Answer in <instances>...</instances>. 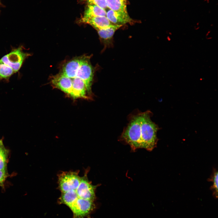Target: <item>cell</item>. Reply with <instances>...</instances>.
Instances as JSON below:
<instances>
[{
    "mask_svg": "<svg viewBox=\"0 0 218 218\" xmlns=\"http://www.w3.org/2000/svg\"><path fill=\"white\" fill-rule=\"evenodd\" d=\"M106 17L114 25H123L127 23L131 24L134 22L127 11H115L109 9L107 12Z\"/></svg>",
    "mask_w": 218,
    "mask_h": 218,
    "instance_id": "obj_6",
    "label": "cell"
},
{
    "mask_svg": "<svg viewBox=\"0 0 218 218\" xmlns=\"http://www.w3.org/2000/svg\"><path fill=\"white\" fill-rule=\"evenodd\" d=\"M30 55V54L23 51L21 47H20L3 56L0 61L10 67L16 73L20 69L25 59Z\"/></svg>",
    "mask_w": 218,
    "mask_h": 218,
    "instance_id": "obj_3",
    "label": "cell"
},
{
    "mask_svg": "<svg viewBox=\"0 0 218 218\" xmlns=\"http://www.w3.org/2000/svg\"><path fill=\"white\" fill-rule=\"evenodd\" d=\"M218 175L217 170L214 169L211 176L208 179L209 181H211L213 183L210 189L213 191L214 197L216 198H217L218 197Z\"/></svg>",
    "mask_w": 218,
    "mask_h": 218,
    "instance_id": "obj_14",
    "label": "cell"
},
{
    "mask_svg": "<svg viewBox=\"0 0 218 218\" xmlns=\"http://www.w3.org/2000/svg\"><path fill=\"white\" fill-rule=\"evenodd\" d=\"M88 4H93L103 9H106L108 8L106 0H85Z\"/></svg>",
    "mask_w": 218,
    "mask_h": 218,
    "instance_id": "obj_15",
    "label": "cell"
},
{
    "mask_svg": "<svg viewBox=\"0 0 218 218\" xmlns=\"http://www.w3.org/2000/svg\"><path fill=\"white\" fill-rule=\"evenodd\" d=\"M122 26L112 24L107 28L97 31L104 43L106 45L108 44L111 41L115 32Z\"/></svg>",
    "mask_w": 218,
    "mask_h": 218,
    "instance_id": "obj_9",
    "label": "cell"
},
{
    "mask_svg": "<svg viewBox=\"0 0 218 218\" xmlns=\"http://www.w3.org/2000/svg\"><path fill=\"white\" fill-rule=\"evenodd\" d=\"M106 14L105 9L94 5L88 4L83 17L106 16Z\"/></svg>",
    "mask_w": 218,
    "mask_h": 218,
    "instance_id": "obj_10",
    "label": "cell"
},
{
    "mask_svg": "<svg viewBox=\"0 0 218 218\" xmlns=\"http://www.w3.org/2000/svg\"><path fill=\"white\" fill-rule=\"evenodd\" d=\"M15 73L9 66L0 61V79H8Z\"/></svg>",
    "mask_w": 218,
    "mask_h": 218,
    "instance_id": "obj_13",
    "label": "cell"
},
{
    "mask_svg": "<svg viewBox=\"0 0 218 218\" xmlns=\"http://www.w3.org/2000/svg\"><path fill=\"white\" fill-rule=\"evenodd\" d=\"M152 113L147 111L131 117L127 126L121 136V140L128 144L133 150L140 148L151 151L157 145V133L160 128L152 121Z\"/></svg>",
    "mask_w": 218,
    "mask_h": 218,
    "instance_id": "obj_2",
    "label": "cell"
},
{
    "mask_svg": "<svg viewBox=\"0 0 218 218\" xmlns=\"http://www.w3.org/2000/svg\"><path fill=\"white\" fill-rule=\"evenodd\" d=\"M7 177L6 170H0V186H3L4 183Z\"/></svg>",
    "mask_w": 218,
    "mask_h": 218,
    "instance_id": "obj_16",
    "label": "cell"
},
{
    "mask_svg": "<svg viewBox=\"0 0 218 218\" xmlns=\"http://www.w3.org/2000/svg\"><path fill=\"white\" fill-rule=\"evenodd\" d=\"M90 58L87 56L82 57L76 77L81 78L85 82L88 94L90 96L92 95L91 88L94 71L90 62Z\"/></svg>",
    "mask_w": 218,
    "mask_h": 218,
    "instance_id": "obj_4",
    "label": "cell"
},
{
    "mask_svg": "<svg viewBox=\"0 0 218 218\" xmlns=\"http://www.w3.org/2000/svg\"><path fill=\"white\" fill-rule=\"evenodd\" d=\"M108 8L115 11H127V0H106Z\"/></svg>",
    "mask_w": 218,
    "mask_h": 218,
    "instance_id": "obj_11",
    "label": "cell"
},
{
    "mask_svg": "<svg viewBox=\"0 0 218 218\" xmlns=\"http://www.w3.org/2000/svg\"><path fill=\"white\" fill-rule=\"evenodd\" d=\"M50 83L52 87L58 89L70 96L72 89V80L61 73L51 76Z\"/></svg>",
    "mask_w": 218,
    "mask_h": 218,
    "instance_id": "obj_5",
    "label": "cell"
},
{
    "mask_svg": "<svg viewBox=\"0 0 218 218\" xmlns=\"http://www.w3.org/2000/svg\"><path fill=\"white\" fill-rule=\"evenodd\" d=\"M88 170H86L81 177L78 170L63 171L58 175V189L61 192L59 201L70 208L73 218H84L94 208L97 186L89 180Z\"/></svg>",
    "mask_w": 218,
    "mask_h": 218,
    "instance_id": "obj_1",
    "label": "cell"
},
{
    "mask_svg": "<svg viewBox=\"0 0 218 218\" xmlns=\"http://www.w3.org/2000/svg\"><path fill=\"white\" fill-rule=\"evenodd\" d=\"M72 89L71 97L74 99L82 98L89 99L85 82L81 78L75 77L71 78Z\"/></svg>",
    "mask_w": 218,
    "mask_h": 218,
    "instance_id": "obj_7",
    "label": "cell"
},
{
    "mask_svg": "<svg viewBox=\"0 0 218 218\" xmlns=\"http://www.w3.org/2000/svg\"><path fill=\"white\" fill-rule=\"evenodd\" d=\"M7 157V150L0 140V170H6Z\"/></svg>",
    "mask_w": 218,
    "mask_h": 218,
    "instance_id": "obj_12",
    "label": "cell"
},
{
    "mask_svg": "<svg viewBox=\"0 0 218 218\" xmlns=\"http://www.w3.org/2000/svg\"><path fill=\"white\" fill-rule=\"evenodd\" d=\"M81 21L88 24L96 30L107 28L113 24L106 16H97L91 18L82 17Z\"/></svg>",
    "mask_w": 218,
    "mask_h": 218,
    "instance_id": "obj_8",
    "label": "cell"
}]
</instances>
